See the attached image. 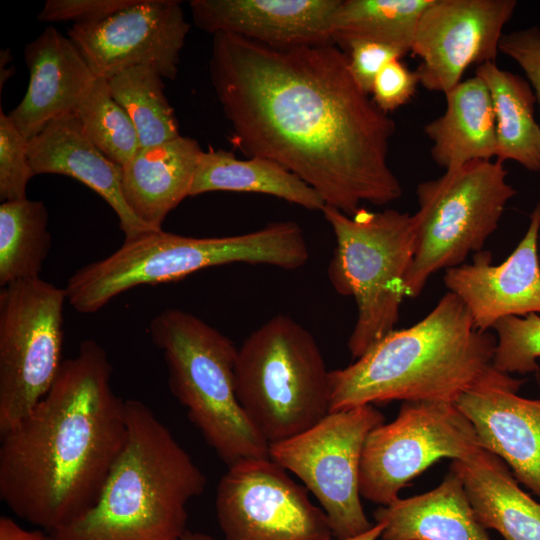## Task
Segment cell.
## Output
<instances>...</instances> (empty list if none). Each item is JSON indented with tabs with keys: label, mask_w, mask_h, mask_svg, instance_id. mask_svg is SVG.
Here are the masks:
<instances>
[{
	"label": "cell",
	"mask_w": 540,
	"mask_h": 540,
	"mask_svg": "<svg viewBox=\"0 0 540 540\" xmlns=\"http://www.w3.org/2000/svg\"><path fill=\"white\" fill-rule=\"evenodd\" d=\"M212 86L248 158L269 159L347 215L386 205L402 186L388 162L395 122L354 80L335 43L275 47L213 35Z\"/></svg>",
	"instance_id": "obj_1"
},
{
	"label": "cell",
	"mask_w": 540,
	"mask_h": 540,
	"mask_svg": "<svg viewBox=\"0 0 540 540\" xmlns=\"http://www.w3.org/2000/svg\"><path fill=\"white\" fill-rule=\"evenodd\" d=\"M111 375L104 348L83 341L48 393L1 435L0 498L18 518L54 533L96 502L127 437L126 400Z\"/></svg>",
	"instance_id": "obj_2"
},
{
	"label": "cell",
	"mask_w": 540,
	"mask_h": 540,
	"mask_svg": "<svg viewBox=\"0 0 540 540\" xmlns=\"http://www.w3.org/2000/svg\"><path fill=\"white\" fill-rule=\"evenodd\" d=\"M495 346V335L478 330L462 301L447 292L419 322L330 371L329 412L399 400L456 403L495 371Z\"/></svg>",
	"instance_id": "obj_3"
},
{
	"label": "cell",
	"mask_w": 540,
	"mask_h": 540,
	"mask_svg": "<svg viewBox=\"0 0 540 540\" xmlns=\"http://www.w3.org/2000/svg\"><path fill=\"white\" fill-rule=\"evenodd\" d=\"M127 437L96 502L56 540H181L207 479L145 403L126 400Z\"/></svg>",
	"instance_id": "obj_4"
},
{
	"label": "cell",
	"mask_w": 540,
	"mask_h": 540,
	"mask_svg": "<svg viewBox=\"0 0 540 540\" xmlns=\"http://www.w3.org/2000/svg\"><path fill=\"white\" fill-rule=\"evenodd\" d=\"M308 259L304 233L294 221H276L249 233L223 237L161 230L124 240L108 257L78 269L65 291L74 310L90 314L136 286L180 280L212 266L242 262L294 270Z\"/></svg>",
	"instance_id": "obj_5"
},
{
	"label": "cell",
	"mask_w": 540,
	"mask_h": 540,
	"mask_svg": "<svg viewBox=\"0 0 540 540\" xmlns=\"http://www.w3.org/2000/svg\"><path fill=\"white\" fill-rule=\"evenodd\" d=\"M149 331L167 365L171 393L216 454L228 466L242 459L269 458V443L236 395L238 349L233 342L176 308L156 315Z\"/></svg>",
	"instance_id": "obj_6"
},
{
	"label": "cell",
	"mask_w": 540,
	"mask_h": 540,
	"mask_svg": "<svg viewBox=\"0 0 540 540\" xmlns=\"http://www.w3.org/2000/svg\"><path fill=\"white\" fill-rule=\"evenodd\" d=\"M329 374L312 334L279 314L238 348L236 395L270 445L308 430L329 413Z\"/></svg>",
	"instance_id": "obj_7"
},
{
	"label": "cell",
	"mask_w": 540,
	"mask_h": 540,
	"mask_svg": "<svg viewBox=\"0 0 540 540\" xmlns=\"http://www.w3.org/2000/svg\"><path fill=\"white\" fill-rule=\"evenodd\" d=\"M322 213L336 246L328 266L335 291L354 298L357 319L348 349L359 358L394 330L413 261L412 215L394 209L360 208L353 215L325 205Z\"/></svg>",
	"instance_id": "obj_8"
},
{
	"label": "cell",
	"mask_w": 540,
	"mask_h": 540,
	"mask_svg": "<svg viewBox=\"0 0 540 540\" xmlns=\"http://www.w3.org/2000/svg\"><path fill=\"white\" fill-rule=\"evenodd\" d=\"M507 176L503 163L482 160L417 186L419 209L412 215L415 250L405 297H417L431 275L482 251L516 194Z\"/></svg>",
	"instance_id": "obj_9"
},
{
	"label": "cell",
	"mask_w": 540,
	"mask_h": 540,
	"mask_svg": "<svg viewBox=\"0 0 540 540\" xmlns=\"http://www.w3.org/2000/svg\"><path fill=\"white\" fill-rule=\"evenodd\" d=\"M65 288L40 277L0 292V435L48 393L62 365Z\"/></svg>",
	"instance_id": "obj_10"
},
{
	"label": "cell",
	"mask_w": 540,
	"mask_h": 540,
	"mask_svg": "<svg viewBox=\"0 0 540 540\" xmlns=\"http://www.w3.org/2000/svg\"><path fill=\"white\" fill-rule=\"evenodd\" d=\"M384 422L374 405H364L329 412L308 430L269 445V458L317 498L334 538L354 537L373 526L361 504L359 472L365 440Z\"/></svg>",
	"instance_id": "obj_11"
},
{
	"label": "cell",
	"mask_w": 540,
	"mask_h": 540,
	"mask_svg": "<svg viewBox=\"0 0 540 540\" xmlns=\"http://www.w3.org/2000/svg\"><path fill=\"white\" fill-rule=\"evenodd\" d=\"M482 448L455 402L404 401L396 418L367 436L360 463L361 497L381 506L442 458L466 459Z\"/></svg>",
	"instance_id": "obj_12"
},
{
	"label": "cell",
	"mask_w": 540,
	"mask_h": 540,
	"mask_svg": "<svg viewBox=\"0 0 540 540\" xmlns=\"http://www.w3.org/2000/svg\"><path fill=\"white\" fill-rule=\"evenodd\" d=\"M216 515L225 540H331L322 508L270 458L228 466L217 486Z\"/></svg>",
	"instance_id": "obj_13"
},
{
	"label": "cell",
	"mask_w": 540,
	"mask_h": 540,
	"mask_svg": "<svg viewBox=\"0 0 540 540\" xmlns=\"http://www.w3.org/2000/svg\"><path fill=\"white\" fill-rule=\"evenodd\" d=\"M189 30L179 1L136 0L102 21L73 24L67 35L96 78L149 66L172 80Z\"/></svg>",
	"instance_id": "obj_14"
},
{
	"label": "cell",
	"mask_w": 540,
	"mask_h": 540,
	"mask_svg": "<svg viewBox=\"0 0 540 540\" xmlns=\"http://www.w3.org/2000/svg\"><path fill=\"white\" fill-rule=\"evenodd\" d=\"M516 6L515 0H432L411 48L420 59L415 70L420 85L445 95L470 65L495 62Z\"/></svg>",
	"instance_id": "obj_15"
},
{
	"label": "cell",
	"mask_w": 540,
	"mask_h": 540,
	"mask_svg": "<svg viewBox=\"0 0 540 540\" xmlns=\"http://www.w3.org/2000/svg\"><path fill=\"white\" fill-rule=\"evenodd\" d=\"M540 203L529 216L527 230L511 254L492 265L489 251L474 253L470 264L445 270L448 292L467 308L475 327L489 331L501 319L540 315Z\"/></svg>",
	"instance_id": "obj_16"
},
{
	"label": "cell",
	"mask_w": 540,
	"mask_h": 540,
	"mask_svg": "<svg viewBox=\"0 0 540 540\" xmlns=\"http://www.w3.org/2000/svg\"><path fill=\"white\" fill-rule=\"evenodd\" d=\"M535 375L540 385V368ZM523 383L496 369L456 405L472 423L482 448L497 455L540 498V397L518 395Z\"/></svg>",
	"instance_id": "obj_17"
},
{
	"label": "cell",
	"mask_w": 540,
	"mask_h": 540,
	"mask_svg": "<svg viewBox=\"0 0 540 540\" xmlns=\"http://www.w3.org/2000/svg\"><path fill=\"white\" fill-rule=\"evenodd\" d=\"M341 0H192L195 25L275 47L334 43L333 17Z\"/></svg>",
	"instance_id": "obj_18"
},
{
	"label": "cell",
	"mask_w": 540,
	"mask_h": 540,
	"mask_svg": "<svg viewBox=\"0 0 540 540\" xmlns=\"http://www.w3.org/2000/svg\"><path fill=\"white\" fill-rule=\"evenodd\" d=\"M29 84L8 114L29 140L51 122L76 114L97 78L69 37L48 26L24 51Z\"/></svg>",
	"instance_id": "obj_19"
},
{
	"label": "cell",
	"mask_w": 540,
	"mask_h": 540,
	"mask_svg": "<svg viewBox=\"0 0 540 540\" xmlns=\"http://www.w3.org/2000/svg\"><path fill=\"white\" fill-rule=\"evenodd\" d=\"M28 156L35 175H66L101 196L116 213L125 240L156 232L131 211L122 192V166L88 139L76 114L51 122L29 139Z\"/></svg>",
	"instance_id": "obj_20"
},
{
	"label": "cell",
	"mask_w": 540,
	"mask_h": 540,
	"mask_svg": "<svg viewBox=\"0 0 540 540\" xmlns=\"http://www.w3.org/2000/svg\"><path fill=\"white\" fill-rule=\"evenodd\" d=\"M203 150L198 141L180 136L162 144L141 147L122 166V192L135 216L161 231L168 215L189 196Z\"/></svg>",
	"instance_id": "obj_21"
},
{
	"label": "cell",
	"mask_w": 540,
	"mask_h": 540,
	"mask_svg": "<svg viewBox=\"0 0 540 540\" xmlns=\"http://www.w3.org/2000/svg\"><path fill=\"white\" fill-rule=\"evenodd\" d=\"M373 516L384 525L380 540H491L451 468L436 488L398 498Z\"/></svg>",
	"instance_id": "obj_22"
},
{
	"label": "cell",
	"mask_w": 540,
	"mask_h": 540,
	"mask_svg": "<svg viewBox=\"0 0 540 540\" xmlns=\"http://www.w3.org/2000/svg\"><path fill=\"white\" fill-rule=\"evenodd\" d=\"M477 520L504 540H540V503L526 493L497 455L481 448L453 460Z\"/></svg>",
	"instance_id": "obj_23"
},
{
	"label": "cell",
	"mask_w": 540,
	"mask_h": 540,
	"mask_svg": "<svg viewBox=\"0 0 540 540\" xmlns=\"http://www.w3.org/2000/svg\"><path fill=\"white\" fill-rule=\"evenodd\" d=\"M443 114L424 126L432 142L431 157L445 171L496 157L493 104L484 81L474 76L445 94Z\"/></svg>",
	"instance_id": "obj_24"
},
{
	"label": "cell",
	"mask_w": 540,
	"mask_h": 540,
	"mask_svg": "<svg viewBox=\"0 0 540 540\" xmlns=\"http://www.w3.org/2000/svg\"><path fill=\"white\" fill-rule=\"evenodd\" d=\"M213 191L266 194L321 212L326 205L312 187L269 159L241 160L231 152L210 148L200 156L189 196Z\"/></svg>",
	"instance_id": "obj_25"
},
{
	"label": "cell",
	"mask_w": 540,
	"mask_h": 540,
	"mask_svg": "<svg viewBox=\"0 0 540 540\" xmlns=\"http://www.w3.org/2000/svg\"><path fill=\"white\" fill-rule=\"evenodd\" d=\"M475 75L484 81L492 99L496 160L514 161L531 172H540V124L534 116L537 101L530 83L496 62L477 66Z\"/></svg>",
	"instance_id": "obj_26"
},
{
	"label": "cell",
	"mask_w": 540,
	"mask_h": 540,
	"mask_svg": "<svg viewBox=\"0 0 540 540\" xmlns=\"http://www.w3.org/2000/svg\"><path fill=\"white\" fill-rule=\"evenodd\" d=\"M432 0H341L333 17L332 38L338 47L365 40L411 52L423 11Z\"/></svg>",
	"instance_id": "obj_27"
},
{
	"label": "cell",
	"mask_w": 540,
	"mask_h": 540,
	"mask_svg": "<svg viewBox=\"0 0 540 540\" xmlns=\"http://www.w3.org/2000/svg\"><path fill=\"white\" fill-rule=\"evenodd\" d=\"M51 248L48 211L42 201L0 204V286L39 277Z\"/></svg>",
	"instance_id": "obj_28"
},
{
	"label": "cell",
	"mask_w": 540,
	"mask_h": 540,
	"mask_svg": "<svg viewBox=\"0 0 540 540\" xmlns=\"http://www.w3.org/2000/svg\"><path fill=\"white\" fill-rule=\"evenodd\" d=\"M162 79L161 74L149 66H134L107 80L111 95L132 120L141 147L181 136Z\"/></svg>",
	"instance_id": "obj_29"
},
{
	"label": "cell",
	"mask_w": 540,
	"mask_h": 540,
	"mask_svg": "<svg viewBox=\"0 0 540 540\" xmlns=\"http://www.w3.org/2000/svg\"><path fill=\"white\" fill-rule=\"evenodd\" d=\"M76 115L84 134L114 163L123 166L140 150L136 128L111 95L107 80L97 78Z\"/></svg>",
	"instance_id": "obj_30"
},
{
	"label": "cell",
	"mask_w": 540,
	"mask_h": 540,
	"mask_svg": "<svg viewBox=\"0 0 540 540\" xmlns=\"http://www.w3.org/2000/svg\"><path fill=\"white\" fill-rule=\"evenodd\" d=\"M496 346L493 366L506 374L535 373L540 366V315L507 317L494 328Z\"/></svg>",
	"instance_id": "obj_31"
},
{
	"label": "cell",
	"mask_w": 540,
	"mask_h": 540,
	"mask_svg": "<svg viewBox=\"0 0 540 540\" xmlns=\"http://www.w3.org/2000/svg\"><path fill=\"white\" fill-rule=\"evenodd\" d=\"M28 139L0 110V199H26L27 185L35 175L28 156Z\"/></svg>",
	"instance_id": "obj_32"
},
{
	"label": "cell",
	"mask_w": 540,
	"mask_h": 540,
	"mask_svg": "<svg viewBox=\"0 0 540 540\" xmlns=\"http://www.w3.org/2000/svg\"><path fill=\"white\" fill-rule=\"evenodd\" d=\"M350 72L358 86L371 95L374 80L381 69L406 53L396 47L365 40H354L343 45Z\"/></svg>",
	"instance_id": "obj_33"
},
{
	"label": "cell",
	"mask_w": 540,
	"mask_h": 540,
	"mask_svg": "<svg viewBox=\"0 0 540 540\" xmlns=\"http://www.w3.org/2000/svg\"><path fill=\"white\" fill-rule=\"evenodd\" d=\"M419 84L416 71H411L401 59H394L376 76L371 92L372 100L380 110L388 114L409 102Z\"/></svg>",
	"instance_id": "obj_34"
},
{
	"label": "cell",
	"mask_w": 540,
	"mask_h": 540,
	"mask_svg": "<svg viewBox=\"0 0 540 540\" xmlns=\"http://www.w3.org/2000/svg\"><path fill=\"white\" fill-rule=\"evenodd\" d=\"M136 0H47L37 18L41 22L88 24L102 21Z\"/></svg>",
	"instance_id": "obj_35"
},
{
	"label": "cell",
	"mask_w": 540,
	"mask_h": 540,
	"mask_svg": "<svg viewBox=\"0 0 540 540\" xmlns=\"http://www.w3.org/2000/svg\"><path fill=\"white\" fill-rule=\"evenodd\" d=\"M499 51L523 70L540 109V28L532 26L504 33L500 40Z\"/></svg>",
	"instance_id": "obj_36"
},
{
	"label": "cell",
	"mask_w": 540,
	"mask_h": 540,
	"mask_svg": "<svg viewBox=\"0 0 540 540\" xmlns=\"http://www.w3.org/2000/svg\"><path fill=\"white\" fill-rule=\"evenodd\" d=\"M0 540H56L55 537L40 529L29 530L20 526L10 517L0 518Z\"/></svg>",
	"instance_id": "obj_37"
},
{
	"label": "cell",
	"mask_w": 540,
	"mask_h": 540,
	"mask_svg": "<svg viewBox=\"0 0 540 540\" xmlns=\"http://www.w3.org/2000/svg\"><path fill=\"white\" fill-rule=\"evenodd\" d=\"M384 525L375 523L368 531L349 538H332L331 540H378L382 534Z\"/></svg>",
	"instance_id": "obj_38"
},
{
	"label": "cell",
	"mask_w": 540,
	"mask_h": 540,
	"mask_svg": "<svg viewBox=\"0 0 540 540\" xmlns=\"http://www.w3.org/2000/svg\"><path fill=\"white\" fill-rule=\"evenodd\" d=\"M181 540H216V539L206 533L188 531Z\"/></svg>",
	"instance_id": "obj_39"
}]
</instances>
